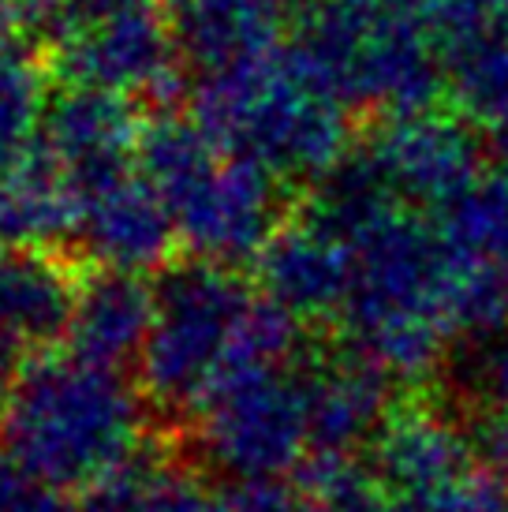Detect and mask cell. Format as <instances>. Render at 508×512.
Instances as JSON below:
<instances>
[{"label": "cell", "mask_w": 508, "mask_h": 512, "mask_svg": "<svg viewBox=\"0 0 508 512\" xmlns=\"http://www.w3.org/2000/svg\"><path fill=\"white\" fill-rule=\"evenodd\" d=\"M396 199L438 214L482 176V143L460 116L434 109L381 120L367 143Z\"/></svg>", "instance_id": "30bf717a"}, {"label": "cell", "mask_w": 508, "mask_h": 512, "mask_svg": "<svg viewBox=\"0 0 508 512\" xmlns=\"http://www.w3.org/2000/svg\"><path fill=\"white\" fill-rule=\"evenodd\" d=\"M251 281L303 326L340 322L352 288V247L311 217L296 214L254 258Z\"/></svg>", "instance_id": "4fadbf2b"}, {"label": "cell", "mask_w": 508, "mask_h": 512, "mask_svg": "<svg viewBox=\"0 0 508 512\" xmlns=\"http://www.w3.org/2000/svg\"><path fill=\"white\" fill-rule=\"evenodd\" d=\"M154 318V277L90 266L75 318H71L68 352L90 367L113 370V374L139 370Z\"/></svg>", "instance_id": "2e32d148"}, {"label": "cell", "mask_w": 508, "mask_h": 512, "mask_svg": "<svg viewBox=\"0 0 508 512\" xmlns=\"http://www.w3.org/2000/svg\"><path fill=\"white\" fill-rule=\"evenodd\" d=\"M467 501H471V512H508V486L479 468V475L471 479Z\"/></svg>", "instance_id": "4316f807"}, {"label": "cell", "mask_w": 508, "mask_h": 512, "mask_svg": "<svg viewBox=\"0 0 508 512\" xmlns=\"http://www.w3.org/2000/svg\"><path fill=\"white\" fill-rule=\"evenodd\" d=\"M75 251L105 270L154 277L184 255V240L165 199L135 172L86 202Z\"/></svg>", "instance_id": "9a60e30c"}, {"label": "cell", "mask_w": 508, "mask_h": 512, "mask_svg": "<svg viewBox=\"0 0 508 512\" xmlns=\"http://www.w3.org/2000/svg\"><path fill=\"white\" fill-rule=\"evenodd\" d=\"M396 202L400 199L385 180V172L378 169V161L370 157L367 146H359L348 157H340L318 184L303 191L299 214L311 217L314 225H322L325 232H333L337 240L352 247L363 232L400 210Z\"/></svg>", "instance_id": "ac0fdd59"}, {"label": "cell", "mask_w": 508, "mask_h": 512, "mask_svg": "<svg viewBox=\"0 0 508 512\" xmlns=\"http://www.w3.org/2000/svg\"><path fill=\"white\" fill-rule=\"evenodd\" d=\"M225 165V154L217 150L206 131L195 124V116L180 113H142L139 146H135V172L165 199L172 217L195 199L213 180V172Z\"/></svg>", "instance_id": "e0dca14e"}, {"label": "cell", "mask_w": 508, "mask_h": 512, "mask_svg": "<svg viewBox=\"0 0 508 512\" xmlns=\"http://www.w3.org/2000/svg\"><path fill=\"white\" fill-rule=\"evenodd\" d=\"M4 247H8V243H4V236H0V251H4Z\"/></svg>", "instance_id": "f546056e"}, {"label": "cell", "mask_w": 508, "mask_h": 512, "mask_svg": "<svg viewBox=\"0 0 508 512\" xmlns=\"http://www.w3.org/2000/svg\"><path fill=\"white\" fill-rule=\"evenodd\" d=\"M452 273L456 255L438 225L393 210L352 243L344 341L400 385H426L452 352Z\"/></svg>", "instance_id": "7a4b0ae2"}, {"label": "cell", "mask_w": 508, "mask_h": 512, "mask_svg": "<svg viewBox=\"0 0 508 512\" xmlns=\"http://www.w3.org/2000/svg\"><path fill=\"white\" fill-rule=\"evenodd\" d=\"M494 19H497V30L505 34L508 42V0H494Z\"/></svg>", "instance_id": "f1b7e54d"}, {"label": "cell", "mask_w": 508, "mask_h": 512, "mask_svg": "<svg viewBox=\"0 0 508 512\" xmlns=\"http://www.w3.org/2000/svg\"><path fill=\"white\" fill-rule=\"evenodd\" d=\"M471 445L479 456V468L508 486V408L471 415Z\"/></svg>", "instance_id": "cb8c5ba5"}, {"label": "cell", "mask_w": 508, "mask_h": 512, "mask_svg": "<svg viewBox=\"0 0 508 512\" xmlns=\"http://www.w3.org/2000/svg\"><path fill=\"white\" fill-rule=\"evenodd\" d=\"M299 385L311 453L325 456H355L359 449H370L400 404V382L363 352H355L348 341L333 352H322L314 344L311 356L299 363Z\"/></svg>", "instance_id": "9c48e42d"}, {"label": "cell", "mask_w": 508, "mask_h": 512, "mask_svg": "<svg viewBox=\"0 0 508 512\" xmlns=\"http://www.w3.org/2000/svg\"><path fill=\"white\" fill-rule=\"evenodd\" d=\"M60 4H64V12H68L75 34H79V30L98 27V23H109L116 15H127V12H135V8L157 4V0H60Z\"/></svg>", "instance_id": "d4e9b609"}, {"label": "cell", "mask_w": 508, "mask_h": 512, "mask_svg": "<svg viewBox=\"0 0 508 512\" xmlns=\"http://www.w3.org/2000/svg\"><path fill=\"white\" fill-rule=\"evenodd\" d=\"M187 113L225 157L262 165L299 195L355 150L352 109L292 42L254 64L198 79Z\"/></svg>", "instance_id": "3957f363"}, {"label": "cell", "mask_w": 508, "mask_h": 512, "mask_svg": "<svg viewBox=\"0 0 508 512\" xmlns=\"http://www.w3.org/2000/svg\"><path fill=\"white\" fill-rule=\"evenodd\" d=\"M53 75L27 49L0 53V172L23 157L42 124L45 94Z\"/></svg>", "instance_id": "44dd1931"}, {"label": "cell", "mask_w": 508, "mask_h": 512, "mask_svg": "<svg viewBox=\"0 0 508 512\" xmlns=\"http://www.w3.org/2000/svg\"><path fill=\"white\" fill-rule=\"evenodd\" d=\"M471 483L445 494H389V512H471Z\"/></svg>", "instance_id": "484cf974"}, {"label": "cell", "mask_w": 508, "mask_h": 512, "mask_svg": "<svg viewBox=\"0 0 508 512\" xmlns=\"http://www.w3.org/2000/svg\"><path fill=\"white\" fill-rule=\"evenodd\" d=\"M176 57L191 79L221 75L277 53L296 34L307 0H161Z\"/></svg>", "instance_id": "8fae6325"}, {"label": "cell", "mask_w": 508, "mask_h": 512, "mask_svg": "<svg viewBox=\"0 0 508 512\" xmlns=\"http://www.w3.org/2000/svg\"><path fill=\"white\" fill-rule=\"evenodd\" d=\"M490 150L497 154V161L508 169V113L501 116V120H494L490 124Z\"/></svg>", "instance_id": "83f0119b"}, {"label": "cell", "mask_w": 508, "mask_h": 512, "mask_svg": "<svg viewBox=\"0 0 508 512\" xmlns=\"http://www.w3.org/2000/svg\"><path fill=\"white\" fill-rule=\"evenodd\" d=\"M434 225L460 258L508 270V169L479 176L464 195L441 206Z\"/></svg>", "instance_id": "d6986e66"}, {"label": "cell", "mask_w": 508, "mask_h": 512, "mask_svg": "<svg viewBox=\"0 0 508 512\" xmlns=\"http://www.w3.org/2000/svg\"><path fill=\"white\" fill-rule=\"evenodd\" d=\"M94 262L75 247H4L0 251V333L27 356L68 341L79 292Z\"/></svg>", "instance_id": "5bb4252c"}, {"label": "cell", "mask_w": 508, "mask_h": 512, "mask_svg": "<svg viewBox=\"0 0 508 512\" xmlns=\"http://www.w3.org/2000/svg\"><path fill=\"white\" fill-rule=\"evenodd\" d=\"M389 494H445L479 475V456L460 423L426 397H400L363 456Z\"/></svg>", "instance_id": "7c38bea8"}, {"label": "cell", "mask_w": 508, "mask_h": 512, "mask_svg": "<svg viewBox=\"0 0 508 512\" xmlns=\"http://www.w3.org/2000/svg\"><path fill=\"white\" fill-rule=\"evenodd\" d=\"M146 404L127 374L38 352L0 400V449L57 490H90L146 445Z\"/></svg>", "instance_id": "6da1fadb"}, {"label": "cell", "mask_w": 508, "mask_h": 512, "mask_svg": "<svg viewBox=\"0 0 508 512\" xmlns=\"http://www.w3.org/2000/svg\"><path fill=\"white\" fill-rule=\"evenodd\" d=\"M292 49L352 113H426L445 90L426 0L318 4L292 34Z\"/></svg>", "instance_id": "277c9868"}, {"label": "cell", "mask_w": 508, "mask_h": 512, "mask_svg": "<svg viewBox=\"0 0 508 512\" xmlns=\"http://www.w3.org/2000/svg\"><path fill=\"white\" fill-rule=\"evenodd\" d=\"M139 101L79 83H49L38 135L60 161L79 202H90L135 176Z\"/></svg>", "instance_id": "ba28073f"}, {"label": "cell", "mask_w": 508, "mask_h": 512, "mask_svg": "<svg viewBox=\"0 0 508 512\" xmlns=\"http://www.w3.org/2000/svg\"><path fill=\"white\" fill-rule=\"evenodd\" d=\"M0 512H79L64 490L30 475L19 460L0 449Z\"/></svg>", "instance_id": "603a6c76"}, {"label": "cell", "mask_w": 508, "mask_h": 512, "mask_svg": "<svg viewBox=\"0 0 508 512\" xmlns=\"http://www.w3.org/2000/svg\"><path fill=\"white\" fill-rule=\"evenodd\" d=\"M445 90L467 120L494 124L508 113V42L497 30V19L464 42L441 49Z\"/></svg>", "instance_id": "ffe728a7"}, {"label": "cell", "mask_w": 508, "mask_h": 512, "mask_svg": "<svg viewBox=\"0 0 508 512\" xmlns=\"http://www.w3.org/2000/svg\"><path fill=\"white\" fill-rule=\"evenodd\" d=\"M176 449L232 483L296 475L311 453L299 367H221Z\"/></svg>", "instance_id": "8992f818"}, {"label": "cell", "mask_w": 508, "mask_h": 512, "mask_svg": "<svg viewBox=\"0 0 508 512\" xmlns=\"http://www.w3.org/2000/svg\"><path fill=\"white\" fill-rule=\"evenodd\" d=\"M165 453H169V441L161 438L154 445H142L124 468L86 490L79 512H157L154 486L157 471L165 464Z\"/></svg>", "instance_id": "7402d4cb"}, {"label": "cell", "mask_w": 508, "mask_h": 512, "mask_svg": "<svg viewBox=\"0 0 508 512\" xmlns=\"http://www.w3.org/2000/svg\"><path fill=\"white\" fill-rule=\"evenodd\" d=\"M299 199L303 195L296 187H288L262 165L225 157L210 184L176 214L184 255L247 270L277 236V228L299 214Z\"/></svg>", "instance_id": "52a82bcc"}, {"label": "cell", "mask_w": 508, "mask_h": 512, "mask_svg": "<svg viewBox=\"0 0 508 512\" xmlns=\"http://www.w3.org/2000/svg\"><path fill=\"white\" fill-rule=\"evenodd\" d=\"M154 296L157 318L142 348L135 385L146 415L154 419V438L176 445L225 363L236 326L254 299V281L247 270L180 255L154 273Z\"/></svg>", "instance_id": "5b68a950"}]
</instances>
